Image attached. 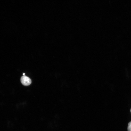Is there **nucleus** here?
I'll list each match as a JSON object with an SVG mask.
<instances>
[{
	"label": "nucleus",
	"mask_w": 131,
	"mask_h": 131,
	"mask_svg": "<svg viewBox=\"0 0 131 131\" xmlns=\"http://www.w3.org/2000/svg\"><path fill=\"white\" fill-rule=\"evenodd\" d=\"M25 73H24L23 74V75H25Z\"/></svg>",
	"instance_id": "nucleus-3"
},
{
	"label": "nucleus",
	"mask_w": 131,
	"mask_h": 131,
	"mask_svg": "<svg viewBox=\"0 0 131 131\" xmlns=\"http://www.w3.org/2000/svg\"><path fill=\"white\" fill-rule=\"evenodd\" d=\"M127 129L128 131H131V121L128 123Z\"/></svg>",
	"instance_id": "nucleus-2"
},
{
	"label": "nucleus",
	"mask_w": 131,
	"mask_h": 131,
	"mask_svg": "<svg viewBox=\"0 0 131 131\" xmlns=\"http://www.w3.org/2000/svg\"><path fill=\"white\" fill-rule=\"evenodd\" d=\"M21 83L23 85L27 86L30 85L31 83V80L28 77L24 75L22 76L20 79Z\"/></svg>",
	"instance_id": "nucleus-1"
},
{
	"label": "nucleus",
	"mask_w": 131,
	"mask_h": 131,
	"mask_svg": "<svg viewBox=\"0 0 131 131\" xmlns=\"http://www.w3.org/2000/svg\"></svg>",
	"instance_id": "nucleus-4"
}]
</instances>
